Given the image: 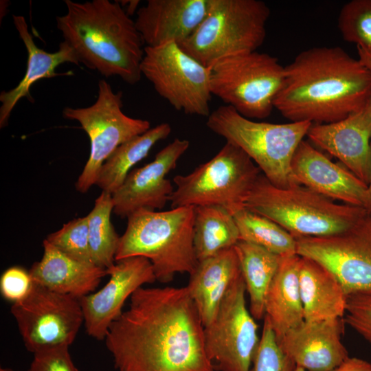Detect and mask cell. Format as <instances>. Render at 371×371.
Masks as SVG:
<instances>
[{
	"instance_id": "5",
	"label": "cell",
	"mask_w": 371,
	"mask_h": 371,
	"mask_svg": "<svg viewBox=\"0 0 371 371\" xmlns=\"http://www.w3.org/2000/svg\"><path fill=\"white\" fill-rule=\"evenodd\" d=\"M245 207L272 220L294 238L322 237L344 232L367 211L338 204L304 186L280 188L260 174Z\"/></svg>"
},
{
	"instance_id": "22",
	"label": "cell",
	"mask_w": 371,
	"mask_h": 371,
	"mask_svg": "<svg viewBox=\"0 0 371 371\" xmlns=\"http://www.w3.org/2000/svg\"><path fill=\"white\" fill-rule=\"evenodd\" d=\"M43 247L41 260L34 262L29 271L34 283L80 299L93 292L107 275L106 269L72 259L46 239Z\"/></svg>"
},
{
	"instance_id": "37",
	"label": "cell",
	"mask_w": 371,
	"mask_h": 371,
	"mask_svg": "<svg viewBox=\"0 0 371 371\" xmlns=\"http://www.w3.org/2000/svg\"><path fill=\"white\" fill-rule=\"evenodd\" d=\"M333 371H371V363L358 357H348Z\"/></svg>"
},
{
	"instance_id": "27",
	"label": "cell",
	"mask_w": 371,
	"mask_h": 371,
	"mask_svg": "<svg viewBox=\"0 0 371 371\" xmlns=\"http://www.w3.org/2000/svg\"><path fill=\"white\" fill-rule=\"evenodd\" d=\"M240 240L234 216L218 205L194 207V248L198 261L232 248Z\"/></svg>"
},
{
	"instance_id": "17",
	"label": "cell",
	"mask_w": 371,
	"mask_h": 371,
	"mask_svg": "<svg viewBox=\"0 0 371 371\" xmlns=\"http://www.w3.org/2000/svg\"><path fill=\"white\" fill-rule=\"evenodd\" d=\"M306 135L368 186L371 180V98L364 106L341 120L313 124Z\"/></svg>"
},
{
	"instance_id": "1",
	"label": "cell",
	"mask_w": 371,
	"mask_h": 371,
	"mask_svg": "<svg viewBox=\"0 0 371 371\" xmlns=\"http://www.w3.org/2000/svg\"><path fill=\"white\" fill-rule=\"evenodd\" d=\"M185 287H140L105 337L117 371H216Z\"/></svg>"
},
{
	"instance_id": "12",
	"label": "cell",
	"mask_w": 371,
	"mask_h": 371,
	"mask_svg": "<svg viewBox=\"0 0 371 371\" xmlns=\"http://www.w3.org/2000/svg\"><path fill=\"white\" fill-rule=\"evenodd\" d=\"M241 275L232 284L209 324L204 342L210 360L220 371H250L260 338L258 325L247 307Z\"/></svg>"
},
{
	"instance_id": "36",
	"label": "cell",
	"mask_w": 371,
	"mask_h": 371,
	"mask_svg": "<svg viewBox=\"0 0 371 371\" xmlns=\"http://www.w3.org/2000/svg\"><path fill=\"white\" fill-rule=\"evenodd\" d=\"M32 284L29 271L21 267H12L2 273L0 290L5 300L14 303L28 294Z\"/></svg>"
},
{
	"instance_id": "31",
	"label": "cell",
	"mask_w": 371,
	"mask_h": 371,
	"mask_svg": "<svg viewBox=\"0 0 371 371\" xmlns=\"http://www.w3.org/2000/svg\"><path fill=\"white\" fill-rule=\"evenodd\" d=\"M337 26L344 41L371 49V0H352L340 10Z\"/></svg>"
},
{
	"instance_id": "19",
	"label": "cell",
	"mask_w": 371,
	"mask_h": 371,
	"mask_svg": "<svg viewBox=\"0 0 371 371\" xmlns=\"http://www.w3.org/2000/svg\"><path fill=\"white\" fill-rule=\"evenodd\" d=\"M291 172L300 185L332 200L366 209L368 185L305 140L300 144L293 155Z\"/></svg>"
},
{
	"instance_id": "26",
	"label": "cell",
	"mask_w": 371,
	"mask_h": 371,
	"mask_svg": "<svg viewBox=\"0 0 371 371\" xmlns=\"http://www.w3.org/2000/svg\"><path fill=\"white\" fill-rule=\"evenodd\" d=\"M249 298V312L264 319L267 290L278 269L280 256L258 245L239 240L234 247Z\"/></svg>"
},
{
	"instance_id": "6",
	"label": "cell",
	"mask_w": 371,
	"mask_h": 371,
	"mask_svg": "<svg viewBox=\"0 0 371 371\" xmlns=\"http://www.w3.org/2000/svg\"><path fill=\"white\" fill-rule=\"evenodd\" d=\"M312 124L256 122L227 105L211 112L206 122L210 131L243 150L262 174L280 188L300 185L292 175L291 161Z\"/></svg>"
},
{
	"instance_id": "14",
	"label": "cell",
	"mask_w": 371,
	"mask_h": 371,
	"mask_svg": "<svg viewBox=\"0 0 371 371\" xmlns=\"http://www.w3.org/2000/svg\"><path fill=\"white\" fill-rule=\"evenodd\" d=\"M295 239L296 254L324 266L347 295L371 291V211L338 234Z\"/></svg>"
},
{
	"instance_id": "18",
	"label": "cell",
	"mask_w": 371,
	"mask_h": 371,
	"mask_svg": "<svg viewBox=\"0 0 371 371\" xmlns=\"http://www.w3.org/2000/svg\"><path fill=\"white\" fill-rule=\"evenodd\" d=\"M344 318L304 321L278 341L297 367L306 371H333L349 357L341 336Z\"/></svg>"
},
{
	"instance_id": "11",
	"label": "cell",
	"mask_w": 371,
	"mask_h": 371,
	"mask_svg": "<svg viewBox=\"0 0 371 371\" xmlns=\"http://www.w3.org/2000/svg\"><path fill=\"white\" fill-rule=\"evenodd\" d=\"M140 69L156 92L174 109L188 115H210L212 95L209 68L178 43L145 47Z\"/></svg>"
},
{
	"instance_id": "28",
	"label": "cell",
	"mask_w": 371,
	"mask_h": 371,
	"mask_svg": "<svg viewBox=\"0 0 371 371\" xmlns=\"http://www.w3.org/2000/svg\"><path fill=\"white\" fill-rule=\"evenodd\" d=\"M170 133V125L161 123L120 145L102 166L95 185L102 192L113 194L124 183L131 169Z\"/></svg>"
},
{
	"instance_id": "41",
	"label": "cell",
	"mask_w": 371,
	"mask_h": 371,
	"mask_svg": "<svg viewBox=\"0 0 371 371\" xmlns=\"http://www.w3.org/2000/svg\"><path fill=\"white\" fill-rule=\"evenodd\" d=\"M0 371H17L8 368H1Z\"/></svg>"
},
{
	"instance_id": "30",
	"label": "cell",
	"mask_w": 371,
	"mask_h": 371,
	"mask_svg": "<svg viewBox=\"0 0 371 371\" xmlns=\"http://www.w3.org/2000/svg\"><path fill=\"white\" fill-rule=\"evenodd\" d=\"M113 212L112 194L102 192L87 215L90 249L93 263L108 269L115 262L120 237L111 222Z\"/></svg>"
},
{
	"instance_id": "4",
	"label": "cell",
	"mask_w": 371,
	"mask_h": 371,
	"mask_svg": "<svg viewBox=\"0 0 371 371\" xmlns=\"http://www.w3.org/2000/svg\"><path fill=\"white\" fill-rule=\"evenodd\" d=\"M194 207L167 211L141 208L127 217L120 237L115 261L133 256L148 259L156 280H173L177 273L190 274L198 260L194 248Z\"/></svg>"
},
{
	"instance_id": "8",
	"label": "cell",
	"mask_w": 371,
	"mask_h": 371,
	"mask_svg": "<svg viewBox=\"0 0 371 371\" xmlns=\"http://www.w3.org/2000/svg\"><path fill=\"white\" fill-rule=\"evenodd\" d=\"M208 68L212 95L251 120L271 114L285 76L276 57L256 50L224 57Z\"/></svg>"
},
{
	"instance_id": "42",
	"label": "cell",
	"mask_w": 371,
	"mask_h": 371,
	"mask_svg": "<svg viewBox=\"0 0 371 371\" xmlns=\"http://www.w3.org/2000/svg\"><path fill=\"white\" fill-rule=\"evenodd\" d=\"M293 371H306L304 369L300 368V367H295Z\"/></svg>"
},
{
	"instance_id": "3",
	"label": "cell",
	"mask_w": 371,
	"mask_h": 371,
	"mask_svg": "<svg viewBox=\"0 0 371 371\" xmlns=\"http://www.w3.org/2000/svg\"><path fill=\"white\" fill-rule=\"evenodd\" d=\"M64 2L67 12L56 16V27L79 63L106 78L119 76L129 85L138 82L144 42L120 3Z\"/></svg>"
},
{
	"instance_id": "34",
	"label": "cell",
	"mask_w": 371,
	"mask_h": 371,
	"mask_svg": "<svg viewBox=\"0 0 371 371\" xmlns=\"http://www.w3.org/2000/svg\"><path fill=\"white\" fill-rule=\"evenodd\" d=\"M345 324L371 343V291L347 296Z\"/></svg>"
},
{
	"instance_id": "10",
	"label": "cell",
	"mask_w": 371,
	"mask_h": 371,
	"mask_svg": "<svg viewBox=\"0 0 371 371\" xmlns=\"http://www.w3.org/2000/svg\"><path fill=\"white\" fill-rule=\"evenodd\" d=\"M122 96L121 91L115 93L108 82L100 80L92 105L63 110V117L77 121L90 140V154L75 186L81 193L95 184L102 166L120 145L150 128L149 121L122 111Z\"/></svg>"
},
{
	"instance_id": "20",
	"label": "cell",
	"mask_w": 371,
	"mask_h": 371,
	"mask_svg": "<svg viewBox=\"0 0 371 371\" xmlns=\"http://www.w3.org/2000/svg\"><path fill=\"white\" fill-rule=\"evenodd\" d=\"M209 0H148L138 9L136 27L147 46L186 41L203 19Z\"/></svg>"
},
{
	"instance_id": "2",
	"label": "cell",
	"mask_w": 371,
	"mask_h": 371,
	"mask_svg": "<svg viewBox=\"0 0 371 371\" xmlns=\"http://www.w3.org/2000/svg\"><path fill=\"white\" fill-rule=\"evenodd\" d=\"M284 70L274 108L291 122H335L371 98V69L339 46L302 51Z\"/></svg>"
},
{
	"instance_id": "35",
	"label": "cell",
	"mask_w": 371,
	"mask_h": 371,
	"mask_svg": "<svg viewBox=\"0 0 371 371\" xmlns=\"http://www.w3.org/2000/svg\"><path fill=\"white\" fill-rule=\"evenodd\" d=\"M68 346L58 345L41 348L34 354L27 371H78Z\"/></svg>"
},
{
	"instance_id": "33",
	"label": "cell",
	"mask_w": 371,
	"mask_h": 371,
	"mask_svg": "<svg viewBox=\"0 0 371 371\" xmlns=\"http://www.w3.org/2000/svg\"><path fill=\"white\" fill-rule=\"evenodd\" d=\"M295 367L280 348L269 321L264 317L262 335L250 371H293Z\"/></svg>"
},
{
	"instance_id": "39",
	"label": "cell",
	"mask_w": 371,
	"mask_h": 371,
	"mask_svg": "<svg viewBox=\"0 0 371 371\" xmlns=\"http://www.w3.org/2000/svg\"><path fill=\"white\" fill-rule=\"evenodd\" d=\"M139 2V1H128V3H126L128 5V9L126 12L128 16L133 14L137 8Z\"/></svg>"
},
{
	"instance_id": "29",
	"label": "cell",
	"mask_w": 371,
	"mask_h": 371,
	"mask_svg": "<svg viewBox=\"0 0 371 371\" xmlns=\"http://www.w3.org/2000/svg\"><path fill=\"white\" fill-rule=\"evenodd\" d=\"M240 240L265 248L280 257L296 254V239L267 217L243 207L233 214Z\"/></svg>"
},
{
	"instance_id": "43",
	"label": "cell",
	"mask_w": 371,
	"mask_h": 371,
	"mask_svg": "<svg viewBox=\"0 0 371 371\" xmlns=\"http://www.w3.org/2000/svg\"><path fill=\"white\" fill-rule=\"evenodd\" d=\"M216 371H220V370H218L216 369Z\"/></svg>"
},
{
	"instance_id": "13",
	"label": "cell",
	"mask_w": 371,
	"mask_h": 371,
	"mask_svg": "<svg viewBox=\"0 0 371 371\" xmlns=\"http://www.w3.org/2000/svg\"><path fill=\"white\" fill-rule=\"evenodd\" d=\"M10 312L32 353L48 346H69L84 322L79 299L34 282L23 299L12 303Z\"/></svg>"
},
{
	"instance_id": "21",
	"label": "cell",
	"mask_w": 371,
	"mask_h": 371,
	"mask_svg": "<svg viewBox=\"0 0 371 371\" xmlns=\"http://www.w3.org/2000/svg\"><path fill=\"white\" fill-rule=\"evenodd\" d=\"M14 25L23 41L27 53L26 72L13 89L2 91L0 93V127H5L10 114L18 102L26 98L33 102L30 94L31 87L38 80L58 76L73 75L71 71L57 73L55 69L60 65L71 63L79 65V61L71 47L64 41L58 46V49L52 53L39 48L34 43L32 35L29 32L25 19L21 15H12Z\"/></svg>"
},
{
	"instance_id": "24",
	"label": "cell",
	"mask_w": 371,
	"mask_h": 371,
	"mask_svg": "<svg viewBox=\"0 0 371 371\" xmlns=\"http://www.w3.org/2000/svg\"><path fill=\"white\" fill-rule=\"evenodd\" d=\"M299 285L304 321L344 318L348 295L337 278L324 266L300 256Z\"/></svg>"
},
{
	"instance_id": "32",
	"label": "cell",
	"mask_w": 371,
	"mask_h": 371,
	"mask_svg": "<svg viewBox=\"0 0 371 371\" xmlns=\"http://www.w3.org/2000/svg\"><path fill=\"white\" fill-rule=\"evenodd\" d=\"M45 239L69 258L94 264L90 249L87 216L67 222L59 230L49 234Z\"/></svg>"
},
{
	"instance_id": "40",
	"label": "cell",
	"mask_w": 371,
	"mask_h": 371,
	"mask_svg": "<svg viewBox=\"0 0 371 371\" xmlns=\"http://www.w3.org/2000/svg\"><path fill=\"white\" fill-rule=\"evenodd\" d=\"M368 203L366 206V210L368 211H371V180L368 186Z\"/></svg>"
},
{
	"instance_id": "9",
	"label": "cell",
	"mask_w": 371,
	"mask_h": 371,
	"mask_svg": "<svg viewBox=\"0 0 371 371\" xmlns=\"http://www.w3.org/2000/svg\"><path fill=\"white\" fill-rule=\"evenodd\" d=\"M259 168L240 148L226 142L209 161L186 175H177L172 208L218 205L232 214L245 202L260 175Z\"/></svg>"
},
{
	"instance_id": "16",
	"label": "cell",
	"mask_w": 371,
	"mask_h": 371,
	"mask_svg": "<svg viewBox=\"0 0 371 371\" xmlns=\"http://www.w3.org/2000/svg\"><path fill=\"white\" fill-rule=\"evenodd\" d=\"M190 146L187 139H175L148 164L131 170L122 186L112 194L113 212L128 217L141 208L162 209L174 191L166 178Z\"/></svg>"
},
{
	"instance_id": "38",
	"label": "cell",
	"mask_w": 371,
	"mask_h": 371,
	"mask_svg": "<svg viewBox=\"0 0 371 371\" xmlns=\"http://www.w3.org/2000/svg\"><path fill=\"white\" fill-rule=\"evenodd\" d=\"M359 60L371 69V49L361 46H357Z\"/></svg>"
},
{
	"instance_id": "7",
	"label": "cell",
	"mask_w": 371,
	"mask_h": 371,
	"mask_svg": "<svg viewBox=\"0 0 371 371\" xmlns=\"http://www.w3.org/2000/svg\"><path fill=\"white\" fill-rule=\"evenodd\" d=\"M270 9L260 0H209L207 12L181 48L208 67L226 56L256 51Z\"/></svg>"
},
{
	"instance_id": "23",
	"label": "cell",
	"mask_w": 371,
	"mask_h": 371,
	"mask_svg": "<svg viewBox=\"0 0 371 371\" xmlns=\"http://www.w3.org/2000/svg\"><path fill=\"white\" fill-rule=\"evenodd\" d=\"M240 275L234 247L198 261L186 288L204 327L213 319L227 291Z\"/></svg>"
},
{
	"instance_id": "25",
	"label": "cell",
	"mask_w": 371,
	"mask_h": 371,
	"mask_svg": "<svg viewBox=\"0 0 371 371\" xmlns=\"http://www.w3.org/2000/svg\"><path fill=\"white\" fill-rule=\"evenodd\" d=\"M300 256L280 257L276 273L267 290L265 317L277 341L304 321L299 285Z\"/></svg>"
},
{
	"instance_id": "15",
	"label": "cell",
	"mask_w": 371,
	"mask_h": 371,
	"mask_svg": "<svg viewBox=\"0 0 371 371\" xmlns=\"http://www.w3.org/2000/svg\"><path fill=\"white\" fill-rule=\"evenodd\" d=\"M109 282L98 291L79 299L88 335L104 340L111 324L122 313L126 300L145 284L156 280L150 261L133 256L115 261L106 269Z\"/></svg>"
}]
</instances>
